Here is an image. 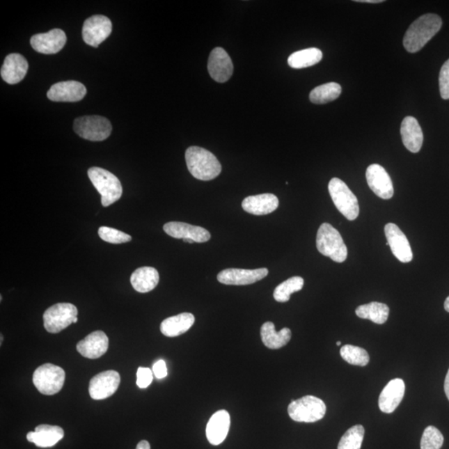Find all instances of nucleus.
<instances>
[{
  "mask_svg": "<svg viewBox=\"0 0 449 449\" xmlns=\"http://www.w3.org/2000/svg\"><path fill=\"white\" fill-rule=\"evenodd\" d=\"M442 19L437 15L419 17L405 33L404 47L409 53H417L437 34L442 27Z\"/></svg>",
  "mask_w": 449,
  "mask_h": 449,
  "instance_id": "f257e3e1",
  "label": "nucleus"
},
{
  "mask_svg": "<svg viewBox=\"0 0 449 449\" xmlns=\"http://www.w3.org/2000/svg\"><path fill=\"white\" fill-rule=\"evenodd\" d=\"M188 171L200 181H211L219 176L221 165L216 157L207 150L200 147H190L185 154Z\"/></svg>",
  "mask_w": 449,
  "mask_h": 449,
  "instance_id": "f03ea898",
  "label": "nucleus"
},
{
  "mask_svg": "<svg viewBox=\"0 0 449 449\" xmlns=\"http://www.w3.org/2000/svg\"><path fill=\"white\" fill-rule=\"evenodd\" d=\"M316 247L320 252L333 262H344L348 256L347 247L345 246L339 230L331 224L323 223L320 226L316 237Z\"/></svg>",
  "mask_w": 449,
  "mask_h": 449,
  "instance_id": "7ed1b4c3",
  "label": "nucleus"
},
{
  "mask_svg": "<svg viewBox=\"0 0 449 449\" xmlns=\"http://www.w3.org/2000/svg\"><path fill=\"white\" fill-rule=\"evenodd\" d=\"M88 178L102 196V205L107 207L121 198L123 187L121 182L112 173L104 168H94L88 171Z\"/></svg>",
  "mask_w": 449,
  "mask_h": 449,
  "instance_id": "20e7f679",
  "label": "nucleus"
},
{
  "mask_svg": "<svg viewBox=\"0 0 449 449\" xmlns=\"http://www.w3.org/2000/svg\"><path fill=\"white\" fill-rule=\"evenodd\" d=\"M328 189L339 212L349 221L356 220L359 214L358 199L342 180L335 178L329 183Z\"/></svg>",
  "mask_w": 449,
  "mask_h": 449,
  "instance_id": "39448f33",
  "label": "nucleus"
},
{
  "mask_svg": "<svg viewBox=\"0 0 449 449\" xmlns=\"http://www.w3.org/2000/svg\"><path fill=\"white\" fill-rule=\"evenodd\" d=\"M326 413L324 401L315 396L307 395L290 404V418L299 423H315L322 419Z\"/></svg>",
  "mask_w": 449,
  "mask_h": 449,
  "instance_id": "423d86ee",
  "label": "nucleus"
},
{
  "mask_svg": "<svg viewBox=\"0 0 449 449\" xmlns=\"http://www.w3.org/2000/svg\"><path fill=\"white\" fill-rule=\"evenodd\" d=\"M65 372L61 367L45 363L38 368L33 375V383L45 395H56L63 387Z\"/></svg>",
  "mask_w": 449,
  "mask_h": 449,
  "instance_id": "0eeeda50",
  "label": "nucleus"
},
{
  "mask_svg": "<svg viewBox=\"0 0 449 449\" xmlns=\"http://www.w3.org/2000/svg\"><path fill=\"white\" fill-rule=\"evenodd\" d=\"M74 129L84 139L101 142L109 138L112 132V125L104 117L84 116L75 119Z\"/></svg>",
  "mask_w": 449,
  "mask_h": 449,
  "instance_id": "6e6552de",
  "label": "nucleus"
},
{
  "mask_svg": "<svg viewBox=\"0 0 449 449\" xmlns=\"http://www.w3.org/2000/svg\"><path fill=\"white\" fill-rule=\"evenodd\" d=\"M78 309L70 303H58L45 312L44 326L47 331L57 333L74 324Z\"/></svg>",
  "mask_w": 449,
  "mask_h": 449,
  "instance_id": "1a4fd4ad",
  "label": "nucleus"
},
{
  "mask_svg": "<svg viewBox=\"0 0 449 449\" xmlns=\"http://www.w3.org/2000/svg\"><path fill=\"white\" fill-rule=\"evenodd\" d=\"M113 25L108 17L94 15L85 20L83 38L88 45L97 48L112 33Z\"/></svg>",
  "mask_w": 449,
  "mask_h": 449,
  "instance_id": "9d476101",
  "label": "nucleus"
},
{
  "mask_svg": "<svg viewBox=\"0 0 449 449\" xmlns=\"http://www.w3.org/2000/svg\"><path fill=\"white\" fill-rule=\"evenodd\" d=\"M121 378L118 372L108 370L102 372L90 380L89 395L93 400H105L118 391Z\"/></svg>",
  "mask_w": 449,
  "mask_h": 449,
  "instance_id": "9b49d317",
  "label": "nucleus"
},
{
  "mask_svg": "<svg viewBox=\"0 0 449 449\" xmlns=\"http://www.w3.org/2000/svg\"><path fill=\"white\" fill-rule=\"evenodd\" d=\"M267 268L245 269L230 268L223 269L217 276L218 281L228 285H246L262 281L268 275Z\"/></svg>",
  "mask_w": 449,
  "mask_h": 449,
  "instance_id": "f8f14e48",
  "label": "nucleus"
},
{
  "mask_svg": "<svg viewBox=\"0 0 449 449\" xmlns=\"http://www.w3.org/2000/svg\"><path fill=\"white\" fill-rule=\"evenodd\" d=\"M210 76L217 83H226L233 74V63L229 54L220 47L212 51L208 59Z\"/></svg>",
  "mask_w": 449,
  "mask_h": 449,
  "instance_id": "ddd939ff",
  "label": "nucleus"
},
{
  "mask_svg": "<svg viewBox=\"0 0 449 449\" xmlns=\"http://www.w3.org/2000/svg\"><path fill=\"white\" fill-rule=\"evenodd\" d=\"M384 233L393 255L402 263L411 262L413 260L411 246L408 238L399 226L393 223H388L384 228Z\"/></svg>",
  "mask_w": 449,
  "mask_h": 449,
  "instance_id": "4468645a",
  "label": "nucleus"
},
{
  "mask_svg": "<svg viewBox=\"0 0 449 449\" xmlns=\"http://www.w3.org/2000/svg\"><path fill=\"white\" fill-rule=\"evenodd\" d=\"M368 185L376 196L382 199L393 198V187L386 170L379 164H372L366 170Z\"/></svg>",
  "mask_w": 449,
  "mask_h": 449,
  "instance_id": "2eb2a0df",
  "label": "nucleus"
},
{
  "mask_svg": "<svg viewBox=\"0 0 449 449\" xmlns=\"http://www.w3.org/2000/svg\"><path fill=\"white\" fill-rule=\"evenodd\" d=\"M66 42V33L62 29H54L48 33L36 34L31 38L30 44L38 53L54 54L63 49Z\"/></svg>",
  "mask_w": 449,
  "mask_h": 449,
  "instance_id": "dca6fc26",
  "label": "nucleus"
},
{
  "mask_svg": "<svg viewBox=\"0 0 449 449\" xmlns=\"http://www.w3.org/2000/svg\"><path fill=\"white\" fill-rule=\"evenodd\" d=\"M86 93L87 89L83 84L71 80L54 84L47 93V97L54 102H75L82 100Z\"/></svg>",
  "mask_w": 449,
  "mask_h": 449,
  "instance_id": "f3484780",
  "label": "nucleus"
},
{
  "mask_svg": "<svg viewBox=\"0 0 449 449\" xmlns=\"http://www.w3.org/2000/svg\"><path fill=\"white\" fill-rule=\"evenodd\" d=\"M164 232L171 237L176 239H189L194 242L204 243L211 239L207 230L198 226H192L184 222H168L164 226Z\"/></svg>",
  "mask_w": 449,
  "mask_h": 449,
  "instance_id": "a211bd4d",
  "label": "nucleus"
},
{
  "mask_svg": "<svg viewBox=\"0 0 449 449\" xmlns=\"http://www.w3.org/2000/svg\"><path fill=\"white\" fill-rule=\"evenodd\" d=\"M109 340L104 331H94L79 342L77 350L85 358L95 359L108 352Z\"/></svg>",
  "mask_w": 449,
  "mask_h": 449,
  "instance_id": "6ab92c4d",
  "label": "nucleus"
},
{
  "mask_svg": "<svg viewBox=\"0 0 449 449\" xmlns=\"http://www.w3.org/2000/svg\"><path fill=\"white\" fill-rule=\"evenodd\" d=\"M405 384L403 379H395L389 381L380 393L379 407L383 413H392L403 400Z\"/></svg>",
  "mask_w": 449,
  "mask_h": 449,
  "instance_id": "aec40b11",
  "label": "nucleus"
},
{
  "mask_svg": "<svg viewBox=\"0 0 449 449\" xmlns=\"http://www.w3.org/2000/svg\"><path fill=\"white\" fill-rule=\"evenodd\" d=\"M29 63L22 55L11 54L4 59L1 68V77L8 84H16L21 82L27 74Z\"/></svg>",
  "mask_w": 449,
  "mask_h": 449,
  "instance_id": "412c9836",
  "label": "nucleus"
},
{
  "mask_svg": "<svg viewBox=\"0 0 449 449\" xmlns=\"http://www.w3.org/2000/svg\"><path fill=\"white\" fill-rule=\"evenodd\" d=\"M230 426V414L226 410L214 413L207 425L206 434L210 443L219 446L225 441Z\"/></svg>",
  "mask_w": 449,
  "mask_h": 449,
  "instance_id": "4be33fe9",
  "label": "nucleus"
},
{
  "mask_svg": "<svg viewBox=\"0 0 449 449\" xmlns=\"http://www.w3.org/2000/svg\"><path fill=\"white\" fill-rule=\"evenodd\" d=\"M242 206L244 211L252 215L264 216L276 211L279 199L271 194L250 196L243 200Z\"/></svg>",
  "mask_w": 449,
  "mask_h": 449,
  "instance_id": "5701e85b",
  "label": "nucleus"
},
{
  "mask_svg": "<svg viewBox=\"0 0 449 449\" xmlns=\"http://www.w3.org/2000/svg\"><path fill=\"white\" fill-rule=\"evenodd\" d=\"M400 134L404 147L409 152L417 153L420 151L423 143V134L416 118L409 116L403 120Z\"/></svg>",
  "mask_w": 449,
  "mask_h": 449,
  "instance_id": "b1692460",
  "label": "nucleus"
},
{
  "mask_svg": "<svg viewBox=\"0 0 449 449\" xmlns=\"http://www.w3.org/2000/svg\"><path fill=\"white\" fill-rule=\"evenodd\" d=\"M64 437L61 427L41 425L27 434L28 441L40 448H50L57 444Z\"/></svg>",
  "mask_w": 449,
  "mask_h": 449,
  "instance_id": "393cba45",
  "label": "nucleus"
},
{
  "mask_svg": "<svg viewBox=\"0 0 449 449\" xmlns=\"http://www.w3.org/2000/svg\"><path fill=\"white\" fill-rule=\"evenodd\" d=\"M159 282V273L155 268L144 267L136 269L132 274L131 284L136 292L148 293L157 287Z\"/></svg>",
  "mask_w": 449,
  "mask_h": 449,
  "instance_id": "a878e982",
  "label": "nucleus"
},
{
  "mask_svg": "<svg viewBox=\"0 0 449 449\" xmlns=\"http://www.w3.org/2000/svg\"><path fill=\"white\" fill-rule=\"evenodd\" d=\"M260 336L263 344L271 349H278L284 347L292 339V331L289 328L282 329L276 331L275 324L266 322L260 329Z\"/></svg>",
  "mask_w": 449,
  "mask_h": 449,
  "instance_id": "bb28decb",
  "label": "nucleus"
},
{
  "mask_svg": "<svg viewBox=\"0 0 449 449\" xmlns=\"http://www.w3.org/2000/svg\"><path fill=\"white\" fill-rule=\"evenodd\" d=\"M194 322V315L182 313L164 320L160 329L162 335L166 337H177L189 331Z\"/></svg>",
  "mask_w": 449,
  "mask_h": 449,
  "instance_id": "cd10ccee",
  "label": "nucleus"
},
{
  "mask_svg": "<svg viewBox=\"0 0 449 449\" xmlns=\"http://www.w3.org/2000/svg\"><path fill=\"white\" fill-rule=\"evenodd\" d=\"M356 313L359 318L370 320L375 324H383L388 318L389 308L386 304L371 302L359 306Z\"/></svg>",
  "mask_w": 449,
  "mask_h": 449,
  "instance_id": "c85d7f7f",
  "label": "nucleus"
},
{
  "mask_svg": "<svg viewBox=\"0 0 449 449\" xmlns=\"http://www.w3.org/2000/svg\"><path fill=\"white\" fill-rule=\"evenodd\" d=\"M323 54L322 51L316 48H310L297 51L293 53L288 58V64L290 67L301 70L315 65L322 61Z\"/></svg>",
  "mask_w": 449,
  "mask_h": 449,
  "instance_id": "c756f323",
  "label": "nucleus"
},
{
  "mask_svg": "<svg viewBox=\"0 0 449 449\" xmlns=\"http://www.w3.org/2000/svg\"><path fill=\"white\" fill-rule=\"evenodd\" d=\"M342 92L341 86L337 83H328L316 87L310 93V100L315 104H326L337 100Z\"/></svg>",
  "mask_w": 449,
  "mask_h": 449,
  "instance_id": "7c9ffc66",
  "label": "nucleus"
},
{
  "mask_svg": "<svg viewBox=\"0 0 449 449\" xmlns=\"http://www.w3.org/2000/svg\"><path fill=\"white\" fill-rule=\"evenodd\" d=\"M304 284H305V281L301 276L290 278V279L282 282L274 290V299L278 302H287L293 293L298 292L302 290Z\"/></svg>",
  "mask_w": 449,
  "mask_h": 449,
  "instance_id": "2f4dec72",
  "label": "nucleus"
},
{
  "mask_svg": "<svg viewBox=\"0 0 449 449\" xmlns=\"http://www.w3.org/2000/svg\"><path fill=\"white\" fill-rule=\"evenodd\" d=\"M340 356L352 365L366 366L370 362L369 354L365 349L352 345L343 346L340 349Z\"/></svg>",
  "mask_w": 449,
  "mask_h": 449,
  "instance_id": "473e14b6",
  "label": "nucleus"
},
{
  "mask_svg": "<svg viewBox=\"0 0 449 449\" xmlns=\"http://www.w3.org/2000/svg\"><path fill=\"white\" fill-rule=\"evenodd\" d=\"M363 437L365 427L359 425H354L342 436L338 449H361Z\"/></svg>",
  "mask_w": 449,
  "mask_h": 449,
  "instance_id": "72a5a7b5",
  "label": "nucleus"
},
{
  "mask_svg": "<svg viewBox=\"0 0 449 449\" xmlns=\"http://www.w3.org/2000/svg\"><path fill=\"white\" fill-rule=\"evenodd\" d=\"M444 441L443 435L434 426L427 427L421 439V449H440Z\"/></svg>",
  "mask_w": 449,
  "mask_h": 449,
  "instance_id": "f704fd0d",
  "label": "nucleus"
},
{
  "mask_svg": "<svg viewBox=\"0 0 449 449\" xmlns=\"http://www.w3.org/2000/svg\"><path fill=\"white\" fill-rule=\"evenodd\" d=\"M98 235L104 242L111 244H122L132 241V237L129 235L108 226H102L98 229Z\"/></svg>",
  "mask_w": 449,
  "mask_h": 449,
  "instance_id": "c9c22d12",
  "label": "nucleus"
},
{
  "mask_svg": "<svg viewBox=\"0 0 449 449\" xmlns=\"http://www.w3.org/2000/svg\"><path fill=\"white\" fill-rule=\"evenodd\" d=\"M439 90L443 100H449V59L443 63L440 70Z\"/></svg>",
  "mask_w": 449,
  "mask_h": 449,
  "instance_id": "e433bc0d",
  "label": "nucleus"
},
{
  "mask_svg": "<svg viewBox=\"0 0 449 449\" xmlns=\"http://www.w3.org/2000/svg\"><path fill=\"white\" fill-rule=\"evenodd\" d=\"M153 372L149 368H139L136 372V386L140 388H148L152 384Z\"/></svg>",
  "mask_w": 449,
  "mask_h": 449,
  "instance_id": "4c0bfd02",
  "label": "nucleus"
},
{
  "mask_svg": "<svg viewBox=\"0 0 449 449\" xmlns=\"http://www.w3.org/2000/svg\"><path fill=\"white\" fill-rule=\"evenodd\" d=\"M152 372L158 379L166 377V375H168V368H166V362L160 359V361L154 363Z\"/></svg>",
  "mask_w": 449,
  "mask_h": 449,
  "instance_id": "58836bf2",
  "label": "nucleus"
},
{
  "mask_svg": "<svg viewBox=\"0 0 449 449\" xmlns=\"http://www.w3.org/2000/svg\"><path fill=\"white\" fill-rule=\"evenodd\" d=\"M136 449H151V446H150V443L147 440H142V441L139 442L138 446H136Z\"/></svg>",
  "mask_w": 449,
  "mask_h": 449,
  "instance_id": "ea45409f",
  "label": "nucleus"
},
{
  "mask_svg": "<svg viewBox=\"0 0 449 449\" xmlns=\"http://www.w3.org/2000/svg\"><path fill=\"white\" fill-rule=\"evenodd\" d=\"M444 391H446V396L449 400V369L446 375V381H444Z\"/></svg>",
  "mask_w": 449,
  "mask_h": 449,
  "instance_id": "a19ab883",
  "label": "nucleus"
},
{
  "mask_svg": "<svg viewBox=\"0 0 449 449\" xmlns=\"http://www.w3.org/2000/svg\"><path fill=\"white\" fill-rule=\"evenodd\" d=\"M359 3H383V0H356Z\"/></svg>",
  "mask_w": 449,
  "mask_h": 449,
  "instance_id": "79ce46f5",
  "label": "nucleus"
},
{
  "mask_svg": "<svg viewBox=\"0 0 449 449\" xmlns=\"http://www.w3.org/2000/svg\"><path fill=\"white\" fill-rule=\"evenodd\" d=\"M444 309L449 313V297L446 299V302H444Z\"/></svg>",
  "mask_w": 449,
  "mask_h": 449,
  "instance_id": "37998d69",
  "label": "nucleus"
},
{
  "mask_svg": "<svg viewBox=\"0 0 449 449\" xmlns=\"http://www.w3.org/2000/svg\"><path fill=\"white\" fill-rule=\"evenodd\" d=\"M183 241L187 242V243H189V244H194V242L192 241V239H183Z\"/></svg>",
  "mask_w": 449,
  "mask_h": 449,
  "instance_id": "c03bdc74",
  "label": "nucleus"
},
{
  "mask_svg": "<svg viewBox=\"0 0 449 449\" xmlns=\"http://www.w3.org/2000/svg\"><path fill=\"white\" fill-rule=\"evenodd\" d=\"M336 345H337L338 346L340 345H341V342H340V341H338V342H337V343H336Z\"/></svg>",
  "mask_w": 449,
  "mask_h": 449,
  "instance_id": "a18cd8bd",
  "label": "nucleus"
},
{
  "mask_svg": "<svg viewBox=\"0 0 449 449\" xmlns=\"http://www.w3.org/2000/svg\"><path fill=\"white\" fill-rule=\"evenodd\" d=\"M2 341H3V336H1V344H2Z\"/></svg>",
  "mask_w": 449,
  "mask_h": 449,
  "instance_id": "49530a36",
  "label": "nucleus"
}]
</instances>
